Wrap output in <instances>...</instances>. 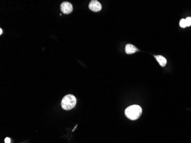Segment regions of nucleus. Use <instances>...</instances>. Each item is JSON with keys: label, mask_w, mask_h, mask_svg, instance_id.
Segmentation results:
<instances>
[{"label": "nucleus", "mask_w": 191, "mask_h": 143, "mask_svg": "<svg viewBox=\"0 0 191 143\" xmlns=\"http://www.w3.org/2000/svg\"><path fill=\"white\" fill-rule=\"evenodd\" d=\"M180 26L181 28H186V19H181L180 21Z\"/></svg>", "instance_id": "7"}, {"label": "nucleus", "mask_w": 191, "mask_h": 143, "mask_svg": "<svg viewBox=\"0 0 191 143\" xmlns=\"http://www.w3.org/2000/svg\"><path fill=\"white\" fill-rule=\"evenodd\" d=\"M89 8L90 11L94 12H97L101 11L102 6L100 2H99L98 1L92 0L90 1L89 4Z\"/></svg>", "instance_id": "4"}, {"label": "nucleus", "mask_w": 191, "mask_h": 143, "mask_svg": "<svg viewBox=\"0 0 191 143\" xmlns=\"http://www.w3.org/2000/svg\"><path fill=\"white\" fill-rule=\"evenodd\" d=\"M61 11L65 15H68L73 11V6L69 2H64L60 5Z\"/></svg>", "instance_id": "3"}, {"label": "nucleus", "mask_w": 191, "mask_h": 143, "mask_svg": "<svg viewBox=\"0 0 191 143\" xmlns=\"http://www.w3.org/2000/svg\"><path fill=\"white\" fill-rule=\"evenodd\" d=\"M77 103L75 96L72 95H67L64 96L61 101V106L64 110L69 111L73 108Z\"/></svg>", "instance_id": "2"}, {"label": "nucleus", "mask_w": 191, "mask_h": 143, "mask_svg": "<svg viewBox=\"0 0 191 143\" xmlns=\"http://www.w3.org/2000/svg\"><path fill=\"white\" fill-rule=\"evenodd\" d=\"M125 52L127 54H133V53H136V52L138 51V49L136 48L134 45H132V44H127L126 46H125Z\"/></svg>", "instance_id": "5"}, {"label": "nucleus", "mask_w": 191, "mask_h": 143, "mask_svg": "<svg viewBox=\"0 0 191 143\" xmlns=\"http://www.w3.org/2000/svg\"><path fill=\"white\" fill-rule=\"evenodd\" d=\"M142 108L138 105H133L128 106L125 110V115L128 119L131 120H136L141 116L142 114Z\"/></svg>", "instance_id": "1"}, {"label": "nucleus", "mask_w": 191, "mask_h": 143, "mask_svg": "<svg viewBox=\"0 0 191 143\" xmlns=\"http://www.w3.org/2000/svg\"><path fill=\"white\" fill-rule=\"evenodd\" d=\"M186 27H190L191 25V17H187L186 19Z\"/></svg>", "instance_id": "8"}, {"label": "nucleus", "mask_w": 191, "mask_h": 143, "mask_svg": "<svg viewBox=\"0 0 191 143\" xmlns=\"http://www.w3.org/2000/svg\"><path fill=\"white\" fill-rule=\"evenodd\" d=\"M2 29L1 28L0 29V34L2 35Z\"/></svg>", "instance_id": "10"}, {"label": "nucleus", "mask_w": 191, "mask_h": 143, "mask_svg": "<svg viewBox=\"0 0 191 143\" xmlns=\"http://www.w3.org/2000/svg\"><path fill=\"white\" fill-rule=\"evenodd\" d=\"M154 57L161 67H164L165 66V65L167 64V59L165 58L164 57H163L162 56H160V55L155 56Z\"/></svg>", "instance_id": "6"}, {"label": "nucleus", "mask_w": 191, "mask_h": 143, "mask_svg": "<svg viewBox=\"0 0 191 143\" xmlns=\"http://www.w3.org/2000/svg\"><path fill=\"white\" fill-rule=\"evenodd\" d=\"M5 143H11V139H10V138H5Z\"/></svg>", "instance_id": "9"}]
</instances>
